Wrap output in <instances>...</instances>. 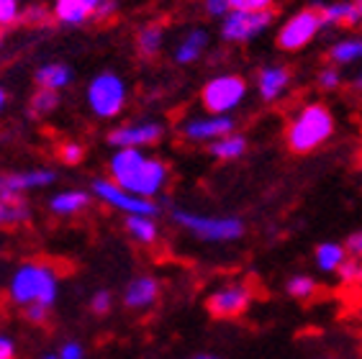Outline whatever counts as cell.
I'll return each mask as SVG.
<instances>
[{
  "label": "cell",
  "mask_w": 362,
  "mask_h": 359,
  "mask_svg": "<svg viewBox=\"0 0 362 359\" xmlns=\"http://www.w3.org/2000/svg\"><path fill=\"white\" fill-rule=\"evenodd\" d=\"M111 180L119 187L152 201L168 187L170 167L157 157H149L141 149H116L108 162Z\"/></svg>",
  "instance_id": "1"
},
{
  "label": "cell",
  "mask_w": 362,
  "mask_h": 359,
  "mask_svg": "<svg viewBox=\"0 0 362 359\" xmlns=\"http://www.w3.org/2000/svg\"><path fill=\"white\" fill-rule=\"evenodd\" d=\"M59 293V280H57L54 267L44 262H26L16 269L8 285V295L16 305L28 308V305H44L52 308Z\"/></svg>",
  "instance_id": "2"
},
{
  "label": "cell",
  "mask_w": 362,
  "mask_h": 359,
  "mask_svg": "<svg viewBox=\"0 0 362 359\" xmlns=\"http://www.w3.org/2000/svg\"><path fill=\"white\" fill-rule=\"evenodd\" d=\"M332 134H334V116H332V111L324 103H308L288 124L286 141L291 146V152L311 154L319 146L327 144Z\"/></svg>",
  "instance_id": "3"
},
{
  "label": "cell",
  "mask_w": 362,
  "mask_h": 359,
  "mask_svg": "<svg viewBox=\"0 0 362 359\" xmlns=\"http://www.w3.org/2000/svg\"><path fill=\"white\" fill-rule=\"evenodd\" d=\"M173 221L182 231H188L190 236L209 244L239 242L244 236V231H247L244 221L237 218V216H206V213H195V211H185V208H175Z\"/></svg>",
  "instance_id": "4"
},
{
  "label": "cell",
  "mask_w": 362,
  "mask_h": 359,
  "mask_svg": "<svg viewBox=\"0 0 362 359\" xmlns=\"http://www.w3.org/2000/svg\"><path fill=\"white\" fill-rule=\"evenodd\" d=\"M126 90L124 77L116 75V72H100L90 80L88 85V105L98 118H116L126 105Z\"/></svg>",
  "instance_id": "5"
},
{
  "label": "cell",
  "mask_w": 362,
  "mask_h": 359,
  "mask_svg": "<svg viewBox=\"0 0 362 359\" xmlns=\"http://www.w3.org/2000/svg\"><path fill=\"white\" fill-rule=\"evenodd\" d=\"M247 98V83L239 75H216L203 85L201 103L209 116H229Z\"/></svg>",
  "instance_id": "6"
},
{
  "label": "cell",
  "mask_w": 362,
  "mask_h": 359,
  "mask_svg": "<svg viewBox=\"0 0 362 359\" xmlns=\"http://www.w3.org/2000/svg\"><path fill=\"white\" fill-rule=\"evenodd\" d=\"M93 195H95L98 201H103L105 206L116 208L121 213L126 216H157L160 213V208L154 201H146V198H139V195H132L129 190L119 187L113 180H95L93 182Z\"/></svg>",
  "instance_id": "7"
},
{
  "label": "cell",
  "mask_w": 362,
  "mask_h": 359,
  "mask_svg": "<svg viewBox=\"0 0 362 359\" xmlns=\"http://www.w3.org/2000/svg\"><path fill=\"white\" fill-rule=\"evenodd\" d=\"M116 13V0H54L52 18L62 26H80L90 18H111Z\"/></svg>",
  "instance_id": "8"
},
{
  "label": "cell",
  "mask_w": 362,
  "mask_h": 359,
  "mask_svg": "<svg viewBox=\"0 0 362 359\" xmlns=\"http://www.w3.org/2000/svg\"><path fill=\"white\" fill-rule=\"evenodd\" d=\"M321 16L316 8H306V11H298L293 13L278 31V47L286 49V52H298L306 44H311L316 39V34L321 31Z\"/></svg>",
  "instance_id": "9"
},
{
  "label": "cell",
  "mask_w": 362,
  "mask_h": 359,
  "mask_svg": "<svg viewBox=\"0 0 362 359\" xmlns=\"http://www.w3.org/2000/svg\"><path fill=\"white\" fill-rule=\"evenodd\" d=\"M252 288L247 283H226L211 293L206 305L214 318H237L252 305Z\"/></svg>",
  "instance_id": "10"
},
{
  "label": "cell",
  "mask_w": 362,
  "mask_h": 359,
  "mask_svg": "<svg viewBox=\"0 0 362 359\" xmlns=\"http://www.w3.org/2000/svg\"><path fill=\"white\" fill-rule=\"evenodd\" d=\"M275 13L265 11V13H244V11H231L221 21V39L231 44H244L259 36L267 26L272 23Z\"/></svg>",
  "instance_id": "11"
},
{
  "label": "cell",
  "mask_w": 362,
  "mask_h": 359,
  "mask_svg": "<svg viewBox=\"0 0 362 359\" xmlns=\"http://www.w3.org/2000/svg\"><path fill=\"white\" fill-rule=\"evenodd\" d=\"M165 134V126L157 121H139V124L116 126L108 134V144L116 149H144V146L157 144Z\"/></svg>",
  "instance_id": "12"
},
{
  "label": "cell",
  "mask_w": 362,
  "mask_h": 359,
  "mask_svg": "<svg viewBox=\"0 0 362 359\" xmlns=\"http://www.w3.org/2000/svg\"><path fill=\"white\" fill-rule=\"evenodd\" d=\"M180 134L188 141L195 144H203V141H218V139L234 134V118L231 116H198V118H188L185 124L180 126Z\"/></svg>",
  "instance_id": "13"
},
{
  "label": "cell",
  "mask_w": 362,
  "mask_h": 359,
  "mask_svg": "<svg viewBox=\"0 0 362 359\" xmlns=\"http://www.w3.org/2000/svg\"><path fill=\"white\" fill-rule=\"evenodd\" d=\"M57 180L52 170H23V172H6L0 175V198H21L26 190L47 187Z\"/></svg>",
  "instance_id": "14"
},
{
  "label": "cell",
  "mask_w": 362,
  "mask_h": 359,
  "mask_svg": "<svg viewBox=\"0 0 362 359\" xmlns=\"http://www.w3.org/2000/svg\"><path fill=\"white\" fill-rule=\"evenodd\" d=\"M160 300V283L152 275L134 277L124 290V305L129 311H149Z\"/></svg>",
  "instance_id": "15"
},
{
  "label": "cell",
  "mask_w": 362,
  "mask_h": 359,
  "mask_svg": "<svg viewBox=\"0 0 362 359\" xmlns=\"http://www.w3.org/2000/svg\"><path fill=\"white\" fill-rule=\"evenodd\" d=\"M291 69L283 67V64H267V67L259 69L257 75V93L262 95V100L272 103V100H278L288 88H291Z\"/></svg>",
  "instance_id": "16"
},
{
  "label": "cell",
  "mask_w": 362,
  "mask_h": 359,
  "mask_svg": "<svg viewBox=\"0 0 362 359\" xmlns=\"http://www.w3.org/2000/svg\"><path fill=\"white\" fill-rule=\"evenodd\" d=\"M321 16L324 26H357L362 23L360 8L355 6V0H341V3H327V6L316 8Z\"/></svg>",
  "instance_id": "17"
},
{
  "label": "cell",
  "mask_w": 362,
  "mask_h": 359,
  "mask_svg": "<svg viewBox=\"0 0 362 359\" xmlns=\"http://www.w3.org/2000/svg\"><path fill=\"white\" fill-rule=\"evenodd\" d=\"M209 47V31L206 28H190L175 47V62L177 64H193L201 59V54Z\"/></svg>",
  "instance_id": "18"
},
{
  "label": "cell",
  "mask_w": 362,
  "mask_h": 359,
  "mask_svg": "<svg viewBox=\"0 0 362 359\" xmlns=\"http://www.w3.org/2000/svg\"><path fill=\"white\" fill-rule=\"evenodd\" d=\"M34 80H36V85H39V90L59 93V90H64L72 83V69L62 62H47L36 69Z\"/></svg>",
  "instance_id": "19"
},
{
  "label": "cell",
  "mask_w": 362,
  "mask_h": 359,
  "mask_svg": "<svg viewBox=\"0 0 362 359\" xmlns=\"http://www.w3.org/2000/svg\"><path fill=\"white\" fill-rule=\"evenodd\" d=\"M349 259V252L344 244L339 242H321L319 247H316L314 252V262L316 267L321 269V272H327V275H334V272H339L341 264Z\"/></svg>",
  "instance_id": "20"
},
{
  "label": "cell",
  "mask_w": 362,
  "mask_h": 359,
  "mask_svg": "<svg viewBox=\"0 0 362 359\" xmlns=\"http://www.w3.org/2000/svg\"><path fill=\"white\" fill-rule=\"evenodd\" d=\"M90 206V195L85 190H62V193L52 195L49 211L54 216H75Z\"/></svg>",
  "instance_id": "21"
},
{
  "label": "cell",
  "mask_w": 362,
  "mask_h": 359,
  "mask_svg": "<svg viewBox=\"0 0 362 359\" xmlns=\"http://www.w3.org/2000/svg\"><path fill=\"white\" fill-rule=\"evenodd\" d=\"M126 231L141 247H152L160 239V228L152 216H126Z\"/></svg>",
  "instance_id": "22"
},
{
  "label": "cell",
  "mask_w": 362,
  "mask_h": 359,
  "mask_svg": "<svg viewBox=\"0 0 362 359\" xmlns=\"http://www.w3.org/2000/svg\"><path fill=\"white\" fill-rule=\"evenodd\" d=\"M209 152L211 157L221 159V162H234V159H242L247 154V139L242 134H229V136L209 144Z\"/></svg>",
  "instance_id": "23"
},
{
  "label": "cell",
  "mask_w": 362,
  "mask_h": 359,
  "mask_svg": "<svg viewBox=\"0 0 362 359\" xmlns=\"http://www.w3.org/2000/svg\"><path fill=\"white\" fill-rule=\"evenodd\" d=\"M162 44H165V28H162L160 23H146V26L139 28V34H136V49H139V54H144V57L160 54Z\"/></svg>",
  "instance_id": "24"
},
{
  "label": "cell",
  "mask_w": 362,
  "mask_h": 359,
  "mask_svg": "<svg viewBox=\"0 0 362 359\" xmlns=\"http://www.w3.org/2000/svg\"><path fill=\"white\" fill-rule=\"evenodd\" d=\"M329 59L332 64H352L362 59V39H344L329 49Z\"/></svg>",
  "instance_id": "25"
},
{
  "label": "cell",
  "mask_w": 362,
  "mask_h": 359,
  "mask_svg": "<svg viewBox=\"0 0 362 359\" xmlns=\"http://www.w3.org/2000/svg\"><path fill=\"white\" fill-rule=\"evenodd\" d=\"M28 218V206L23 198H0V226H16Z\"/></svg>",
  "instance_id": "26"
},
{
  "label": "cell",
  "mask_w": 362,
  "mask_h": 359,
  "mask_svg": "<svg viewBox=\"0 0 362 359\" xmlns=\"http://www.w3.org/2000/svg\"><path fill=\"white\" fill-rule=\"evenodd\" d=\"M316 290H319V283L311 275H306V272L291 275L286 283V293L291 298H296V300H308V298H314Z\"/></svg>",
  "instance_id": "27"
},
{
  "label": "cell",
  "mask_w": 362,
  "mask_h": 359,
  "mask_svg": "<svg viewBox=\"0 0 362 359\" xmlns=\"http://www.w3.org/2000/svg\"><path fill=\"white\" fill-rule=\"evenodd\" d=\"M59 105V93H52V90H36L31 103H28V113L31 116H47Z\"/></svg>",
  "instance_id": "28"
},
{
  "label": "cell",
  "mask_w": 362,
  "mask_h": 359,
  "mask_svg": "<svg viewBox=\"0 0 362 359\" xmlns=\"http://www.w3.org/2000/svg\"><path fill=\"white\" fill-rule=\"evenodd\" d=\"M339 280L349 288H362V259L357 257H349L347 262L341 264V269L337 272Z\"/></svg>",
  "instance_id": "29"
},
{
  "label": "cell",
  "mask_w": 362,
  "mask_h": 359,
  "mask_svg": "<svg viewBox=\"0 0 362 359\" xmlns=\"http://www.w3.org/2000/svg\"><path fill=\"white\" fill-rule=\"evenodd\" d=\"M23 18V11L18 0H0V28H8Z\"/></svg>",
  "instance_id": "30"
},
{
  "label": "cell",
  "mask_w": 362,
  "mask_h": 359,
  "mask_svg": "<svg viewBox=\"0 0 362 359\" xmlns=\"http://www.w3.org/2000/svg\"><path fill=\"white\" fill-rule=\"evenodd\" d=\"M272 3L275 0H231V8L244 11V13H265V11H272Z\"/></svg>",
  "instance_id": "31"
},
{
  "label": "cell",
  "mask_w": 362,
  "mask_h": 359,
  "mask_svg": "<svg viewBox=\"0 0 362 359\" xmlns=\"http://www.w3.org/2000/svg\"><path fill=\"white\" fill-rule=\"evenodd\" d=\"M83 157H85V149L77 144V141H64V144L59 146V159H62L64 165H77Z\"/></svg>",
  "instance_id": "32"
},
{
  "label": "cell",
  "mask_w": 362,
  "mask_h": 359,
  "mask_svg": "<svg viewBox=\"0 0 362 359\" xmlns=\"http://www.w3.org/2000/svg\"><path fill=\"white\" fill-rule=\"evenodd\" d=\"M203 6H206V13H209L211 18H221V21L234 11V8H231V0H203Z\"/></svg>",
  "instance_id": "33"
},
{
  "label": "cell",
  "mask_w": 362,
  "mask_h": 359,
  "mask_svg": "<svg viewBox=\"0 0 362 359\" xmlns=\"http://www.w3.org/2000/svg\"><path fill=\"white\" fill-rule=\"evenodd\" d=\"M113 305V298L108 290H98L95 295L90 298V311L95 313V316H105V313L111 311Z\"/></svg>",
  "instance_id": "34"
},
{
  "label": "cell",
  "mask_w": 362,
  "mask_h": 359,
  "mask_svg": "<svg viewBox=\"0 0 362 359\" xmlns=\"http://www.w3.org/2000/svg\"><path fill=\"white\" fill-rule=\"evenodd\" d=\"M339 83H341V75H339V69L332 64V67H324L319 72V88H324V90H334V88H339Z\"/></svg>",
  "instance_id": "35"
},
{
  "label": "cell",
  "mask_w": 362,
  "mask_h": 359,
  "mask_svg": "<svg viewBox=\"0 0 362 359\" xmlns=\"http://www.w3.org/2000/svg\"><path fill=\"white\" fill-rule=\"evenodd\" d=\"M21 21H26V23H47L49 21V11L44 6H28L26 11H23V18Z\"/></svg>",
  "instance_id": "36"
},
{
  "label": "cell",
  "mask_w": 362,
  "mask_h": 359,
  "mask_svg": "<svg viewBox=\"0 0 362 359\" xmlns=\"http://www.w3.org/2000/svg\"><path fill=\"white\" fill-rule=\"evenodd\" d=\"M59 359H85V349L80 341H64L59 346Z\"/></svg>",
  "instance_id": "37"
},
{
  "label": "cell",
  "mask_w": 362,
  "mask_h": 359,
  "mask_svg": "<svg viewBox=\"0 0 362 359\" xmlns=\"http://www.w3.org/2000/svg\"><path fill=\"white\" fill-rule=\"evenodd\" d=\"M23 316L31 324H44L49 316V308H44V305H28V308H23Z\"/></svg>",
  "instance_id": "38"
},
{
  "label": "cell",
  "mask_w": 362,
  "mask_h": 359,
  "mask_svg": "<svg viewBox=\"0 0 362 359\" xmlns=\"http://www.w3.org/2000/svg\"><path fill=\"white\" fill-rule=\"evenodd\" d=\"M344 247H347L349 257H357V259H362V228H360V231H355V234L347 236Z\"/></svg>",
  "instance_id": "39"
},
{
  "label": "cell",
  "mask_w": 362,
  "mask_h": 359,
  "mask_svg": "<svg viewBox=\"0 0 362 359\" xmlns=\"http://www.w3.org/2000/svg\"><path fill=\"white\" fill-rule=\"evenodd\" d=\"M0 359H16V344L13 339L0 334Z\"/></svg>",
  "instance_id": "40"
},
{
  "label": "cell",
  "mask_w": 362,
  "mask_h": 359,
  "mask_svg": "<svg viewBox=\"0 0 362 359\" xmlns=\"http://www.w3.org/2000/svg\"><path fill=\"white\" fill-rule=\"evenodd\" d=\"M6 105H8V93H6V88L0 85V113L6 111Z\"/></svg>",
  "instance_id": "41"
},
{
  "label": "cell",
  "mask_w": 362,
  "mask_h": 359,
  "mask_svg": "<svg viewBox=\"0 0 362 359\" xmlns=\"http://www.w3.org/2000/svg\"><path fill=\"white\" fill-rule=\"evenodd\" d=\"M355 88L362 93V72H360V75H357V80H355Z\"/></svg>",
  "instance_id": "42"
},
{
  "label": "cell",
  "mask_w": 362,
  "mask_h": 359,
  "mask_svg": "<svg viewBox=\"0 0 362 359\" xmlns=\"http://www.w3.org/2000/svg\"><path fill=\"white\" fill-rule=\"evenodd\" d=\"M42 359H59V354H44Z\"/></svg>",
  "instance_id": "43"
},
{
  "label": "cell",
  "mask_w": 362,
  "mask_h": 359,
  "mask_svg": "<svg viewBox=\"0 0 362 359\" xmlns=\"http://www.w3.org/2000/svg\"><path fill=\"white\" fill-rule=\"evenodd\" d=\"M198 359H218V357H211V354H203V357H198Z\"/></svg>",
  "instance_id": "44"
},
{
  "label": "cell",
  "mask_w": 362,
  "mask_h": 359,
  "mask_svg": "<svg viewBox=\"0 0 362 359\" xmlns=\"http://www.w3.org/2000/svg\"><path fill=\"white\" fill-rule=\"evenodd\" d=\"M355 6L360 8V13H362V0H355Z\"/></svg>",
  "instance_id": "45"
},
{
  "label": "cell",
  "mask_w": 362,
  "mask_h": 359,
  "mask_svg": "<svg viewBox=\"0 0 362 359\" xmlns=\"http://www.w3.org/2000/svg\"><path fill=\"white\" fill-rule=\"evenodd\" d=\"M0 47H3V28H0Z\"/></svg>",
  "instance_id": "46"
},
{
  "label": "cell",
  "mask_w": 362,
  "mask_h": 359,
  "mask_svg": "<svg viewBox=\"0 0 362 359\" xmlns=\"http://www.w3.org/2000/svg\"><path fill=\"white\" fill-rule=\"evenodd\" d=\"M321 359H332V357H321Z\"/></svg>",
  "instance_id": "47"
}]
</instances>
